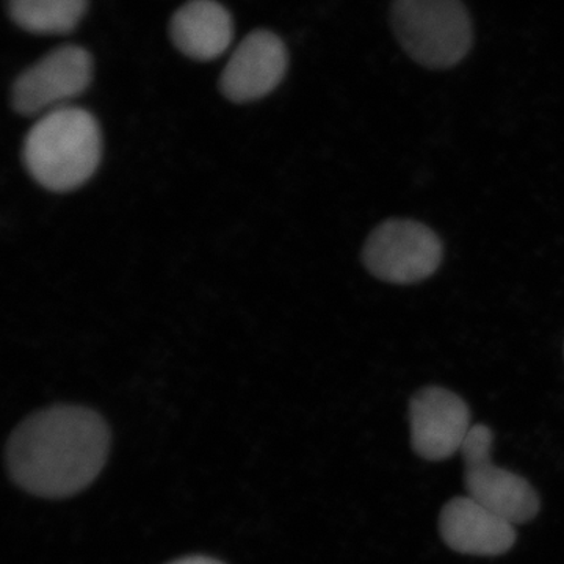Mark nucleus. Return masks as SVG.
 Segmentation results:
<instances>
[{"label":"nucleus","mask_w":564,"mask_h":564,"mask_svg":"<svg viewBox=\"0 0 564 564\" xmlns=\"http://www.w3.org/2000/svg\"><path fill=\"white\" fill-rule=\"evenodd\" d=\"M169 564H225L218 560L210 558V556L193 555L185 556V558L176 560V562Z\"/></svg>","instance_id":"f8f14e48"},{"label":"nucleus","mask_w":564,"mask_h":564,"mask_svg":"<svg viewBox=\"0 0 564 564\" xmlns=\"http://www.w3.org/2000/svg\"><path fill=\"white\" fill-rule=\"evenodd\" d=\"M391 22L404 52L430 69L458 65L473 47V21L462 0H393Z\"/></svg>","instance_id":"7ed1b4c3"},{"label":"nucleus","mask_w":564,"mask_h":564,"mask_svg":"<svg viewBox=\"0 0 564 564\" xmlns=\"http://www.w3.org/2000/svg\"><path fill=\"white\" fill-rule=\"evenodd\" d=\"M110 448L106 421L84 406H52L25 419L6 448L11 480L44 499L74 496L93 484Z\"/></svg>","instance_id":"f257e3e1"},{"label":"nucleus","mask_w":564,"mask_h":564,"mask_svg":"<svg viewBox=\"0 0 564 564\" xmlns=\"http://www.w3.org/2000/svg\"><path fill=\"white\" fill-rule=\"evenodd\" d=\"M440 532L448 547L464 555L499 556L516 543L514 524L469 496L455 497L445 503Z\"/></svg>","instance_id":"1a4fd4ad"},{"label":"nucleus","mask_w":564,"mask_h":564,"mask_svg":"<svg viewBox=\"0 0 564 564\" xmlns=\"http://www.w3.org/2000/svg\"><path fill=\"white\" fill-rule=\"evenodd\" d=\"M93 73L90 52L74 44L57 47L14 80L11 106L25 117H43L87 90Z\"/></svg>","instance_id":"423d86ee"},{"label":"nucleus","mask_w":564,"mask_h":564,"mask_svg":"<svg viewBox=\"0 0 564 564\" xmlns=\"http://www.w3.org/2000/svg\"><path fill=\"white\" fill-rule=\"evenodd\" d=\"M88 0H9L11 21L35 35H66L77 29Z\"/></svg>","instance_id":"9b49d317"},{"label":"nucleus","mask_w":564,"mask_h":564,"mask_svg":"<svg viewBox=\"0 0 564 564\" xmlns=\"http://www.w3.org/2000/svg\"><path fill=\"white\" fill-rule=\"evenodd\" d=\"M288 63V50L280 36L269 31L250 33L223 69V96L236 104L265 98L284 79Z\"/></svg>","instance_id":"6e6552de"},{"label":"nucleus","mask_w":564,"mask_h":564,"mask_svg":"<svg viewBox=\"0 0 564 564\" xmlns=\"http://www.w3.org/2000/svg\"><path fill=\"white\" fill-rule=\"evenodd\" d=\"M102 158V133L90 111L65 106L39 118L25 135L22 159L41 187L77 191L91 180Z\"/></svg>","instance_id":"f03ea898"},{"label":"nucleus","mask_w":564,"mask_h":564,"mask_svg":"<svg viewBox=\"0 0 564 564\" xmlns=\"http://www.w3.org/2000/svg\"><path fill=\"white\" fill-rule=\"evenodd\" d=\"M492 432L474 425L462 448L467 496L511 524H527L540 511V497L521 475L500 469L491 459Z\"/></svg>","instance_id":"20e7f679"},{"label":"nucleus","mask_w":564,"mask_h":564,"mask_svg":"<svg viewBox=\"0 0 564 564\" xmlns=\"http://www.w3.org/2000/svg\"><path fill=\"white\" fill-rule=\"evenodd\" d=\"M411 445L426 462H444L462 452L473 425L462 397L444 388L422 389L410 403Z\"/></svg>","instance_id":"0eeeda50"},{"label":"nucleus","mask_w":564,"mask_h":564,"mask_svg":"<svg viewBox=\"0 0 564 564\" xmlns=\"http://www.w3.org/2000/svg\"><path fill=\"white\" fill-rule=\"evenodd\" d=\"M174 46L196 62L221 57L231 46V13L217 0H188L170 22Z\"/></svg>","instance_id":"9d476101"},{"label":"nucleus","mask_w":564,"mask_h":564,"mask_svg":"<svg viewBox=\"0 0 564 564\" xmlns=\"http://www.w3.org/2000/svg\"><path fill=\"white\" fill-rule=\"evenodd\" d=\"M362 261L375 278L391 284H415L432 276L443 261V243L422 223L388 220L364 245Z\"/></svg>","instance_id":"39448f33"}]
</instances>
